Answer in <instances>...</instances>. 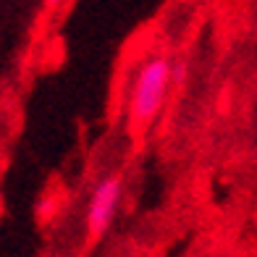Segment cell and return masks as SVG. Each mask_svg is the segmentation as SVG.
<instances>
[{
    "label": "cell",
    "instance_id": "1",
    "mask_svg": "<svg viewBox=\"0 0 257 257\" xmlns=\"http://www.w3.org/2000/svg\"><path fill=\"white\" fill-rule=\"evenodd\" d=\"M168 79H171V63L166 58H150L139 68L132 89V102H128V113H132L134 123H147L158 115L168 92Z\"/></svg>",
    "mask_w": 257,
    "mask_h": 257
},
{
    "label": "cell",
    "instance_id": "2",
    "mask_svg": "<svg viewBox=\"0 0 257 257\" xmlns=\"http://www.w3.org/2000/svg\"><path fill=\"white\" fill-rule=\"evenodd\" d=\"M118 200H121V179L118 176H110L97 184V189L92 192L89 207H87V228L92 236H100L110 226L115 207H118Z\"/></svg>",
    "mask_w": 257,
    "mask_h": 257
},
{
    "label": "cell",
    "instance_id": "3",
    "mask_svg": "<svg viewBox=\"0 0 257 257\" xmlns=\"http://www.w3.org/2000/svg\"><path fill=\"white\" fill-rule=\"evenodd\" d=\"M45 3H48L50 8H58V6H61V3H63V0H45Z\"/></svg>",
    "mask_w": 257,
    "mask_h": 257
}]
</instances>
